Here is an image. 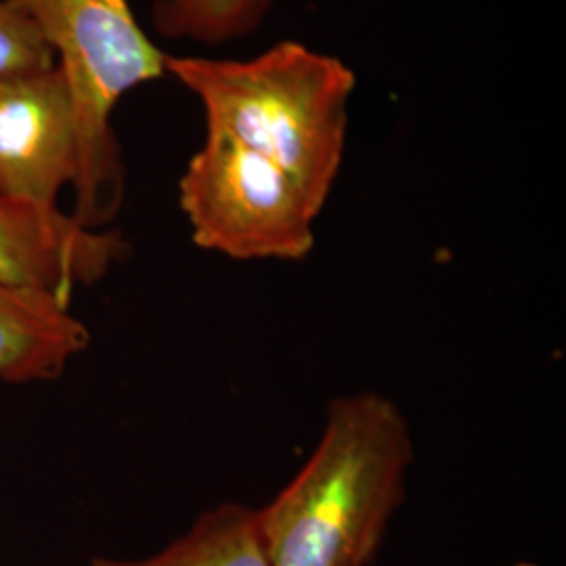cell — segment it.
<instances>
[{
    "label": "cell",
    "mask_w": 566,
    "mask_h": 566,
    "mask_svg": "<svg viewBox=\"0 0 566 566\" xmlns=\"http://www.w3.org/2000/svg\"><path fill=\"white\" fill-rule=\"evenodd\" d=\"M413 439L401 407L374 390L332 401L315 451L259 510L271 566H369L403 504Z\"/></svg>",
    "instance_id": "cell-1"
},
{
    "label": "cell",
    "mask_w": 566,
    "mask_h": 566,
    "mask_svg": "<svg viewBox=\"0 0 566 566\" xmlns=\"http://www.w3.org/2000/svg\"><path fill=\"white\" fill-rule=\"evenodd\" d=\"M175 76L217 128L277 164L319 210L343 168L355 72L343 60L296 41L252 60L166 55Z\"/></svg>",
    "instance_id": "cell-2"
},
{
    "label": "cell",
    "mask_w": 566,
    "mask_h": 566,
    "mask_svg": "<svg viewBox=\"0 0 566 566\" xmlns=\"http://www.w3.org/2000/svg\"><path fill=\"white\" fill-rule=\"evenodd\" d=\"M39 23L63 72L81 130L84 179L74 219L88 229L109 223L124 193L120 145L112 114L126 93L166 74L128 0H18Z\"/></svg>",
    "instance_id": "cell-3"
},
{
    "label": "cell",
    "mask_w": 566,
    "mask_h": 566,
    "mask_svg": "<svg viewBox=\"0 0 566 566\" xmlns=\"http://www.w3.org/2000/svg\"><path fill=\"white\" fill-rule=\"evenodd\" d=\"M191 240L233 261H303L322 210L277 164L206 128L179 182Z\"/></svg>",
    "instance_id": "cell-4"
},
{
    "label": "cell",
    "mask_w": 566,
    "mask_h": 566,
    "mask_svg": "<svg viewBox=\"0 0 566 566\" xmlns=\"http://www.w3.org/2000/svg\"><path fill=\"white\" fill-rule=\"evenodd\" d=\"M84 179L81 130L60 67L0 82V193L57 208L63 187Z\"/></svg>",
    "instance_id": "cell-5"
},
{
    "label": "cell",
    "mask_w": 566,
    "mask_h": 566,
    "mask_svg": "<svg viewBox=\"0 0 566 566\" xmlns=\"http://www.w3.org/2000/svg\"><path fill=\"white\" fill-rule=\"evenodd\" d=\"M128 254L118 231L88 229L60 208L0 193V282L51 292L72 303L74 290L103 280Z\"/></svg>",
    "instance_id": "cell-6"
},
{
    "label": "cell",
    "mask_w": 566,
    "mask_h": 566,
    "mask_svg": "<svg viewBox=\"0 0 566 566\" xmlns=\"http://www.w3.org/2000/svg\"><path fill=\"white\" fill-rule=\"evenodd\" d=\"M88 340V329L60 296L0 282V380H53Z\"/></svg>",
    "instance_id": "cell-7"
},
{
    "label": "cell",
    "mask_w": 566,
    "mask_h": 566,
    "mask_svg": "<svg viewBox=\"0 0 566 566\" xmlns=\"http://www.w3.org/2000/svg\"><path fill=\"white\" fill-rule=\"evenodd\" d=\"M91 566H271L259 510L219 504L163 552L139 558H95Z\"/></svg>",
    "instance_id": "cell-8"
},
{
    "label": "cell",
    "mask_w": 566,
    "mask_h": 566,
    "mask_svg": "<svg viewBox=\"0 0 566 566\" xmlns=\"http://www.w3.org/2000/svg\"><path fill=\"white\" fill-rule=\"evenodd\" d=\"M277 0H156L151 20L170 41L217 46L252 36Z\"/></svg>",
    "instance_id": "cell-9"
},
{
    "label": "cell",
    "mask_w": 566,
    "mask_h": 566,
    "mask_svg": "<svg viewBox=\"0 0 566 566\" xmlns=\"http://www.w3.org/2000/svg\"><path fill=\"white\" fill-rule=\"evenodd\" d=\"M57 65L51 44L18 0H0V82Z\"/></svg>",
    "instance_id": "cell-10"
},
{
    "label": "cell",
    "mask_w": 566,
    "mask_h": 566,
    "mask_svg": "<svg viewBox=\"0 0 566 566\" xmlns=\"http://www.w3.org/2000/svg\"><path fill=\"white\" fill-rule=\"evenodd\" d=\"M516 566H537V565H531V563H521V565H516Z\"/></svg>",
    "instance_id": "cell-11"
}]
</instances>
